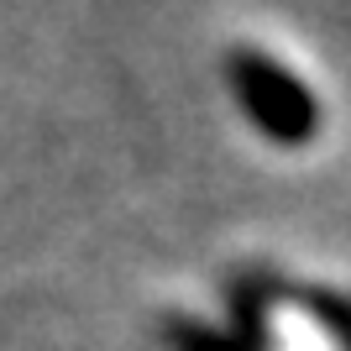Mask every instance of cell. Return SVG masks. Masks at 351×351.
Returning <instances> with one entry per match:
<instances>
[{
	"label": "cell",
	"mask_w": 351,
	"mask_h": 351,
	"mask_svg": "<svg viewBox=\"0 0 351 351\" xmlns=\"http://www.w3.org/2000/svg\"><path fill=\"white\" fill-rule=\"evenodd\" d=\"M226 79H231V95L241 105V116L273 147H309L315 142V132H320V100L273 53H263L252 43H236L226 53Z\"/></svg>",
	"instance_id": "1"
},
{
	"label": "cell",
	"mask_w": 351,
	"mask_h": 351,
	"mask_svg": "<svg viewBox=\"0 0 351 351\" xmlns=\"http://www.w3.org/2000/svg\"><path fill=\"white\" fill-rule=\"evenodd\" d=\"M273 273H241L231 283V336L241 341L247 351H267V309L278 304L273 299Z\"/></svg>",
	"instance_id": "2"
},
{
	"label": "cell",
	"mask_w": 351,
	"mask_h": 351,
	"mask_svg": "<svg viewBox=\"0 0 351 351\" xmlns=\"http://www.w3.org/2000/svg\"><path fill=\"white\" fill-rule=\"evenodd\" d=\"M273 299H289V304L309 309L315 320L341 341V351H351V293H336V289H320V283H273Z\"/></svg>",
	"instance_id": "3"
},
{
	"label": "cell",
	"mask_w": 351,
	"mask_h": 351,
	"mask_svg": "<svg viewBox=\"0 0 351 351\" xmlns=\"http://www.w3.org/2000/svg\"><path fill=\"white\" fill-rule=\"evenodd\" d=\"M162 336L173 351H247L231 330H215V325L194 320V315H168L162 320Z\"/></svg>",
	"instance_id": "4"
}]
</instances>
